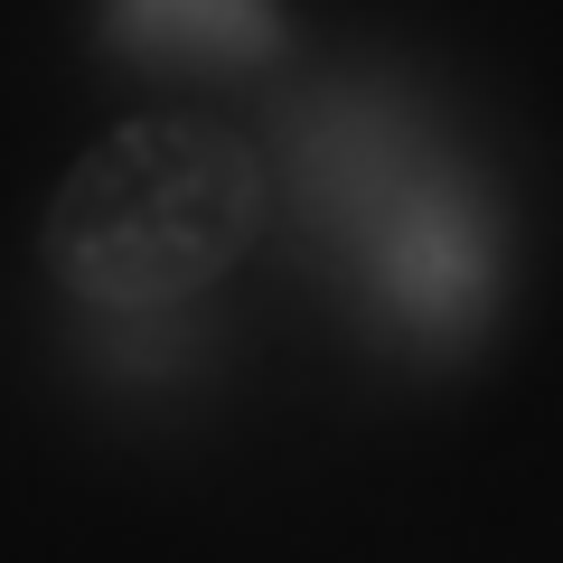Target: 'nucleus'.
<instances>
[{
    "mask_svg": "<svg viewBox=\"0 0 563 563\" xmlns=\"http://www.w3.org/2000/svg\"><path fill=\"white\" fill-rule=\"evenodd\" d=\"M263 188L225 132H122L66 179L47 263L95 310H169L254 244Z\"/></svg>",
    "mask_w": 563,
    "mask_h": 563,
    "instance_id": "nucleus-1",
    "label": "nucleus"
}]
</instances>
